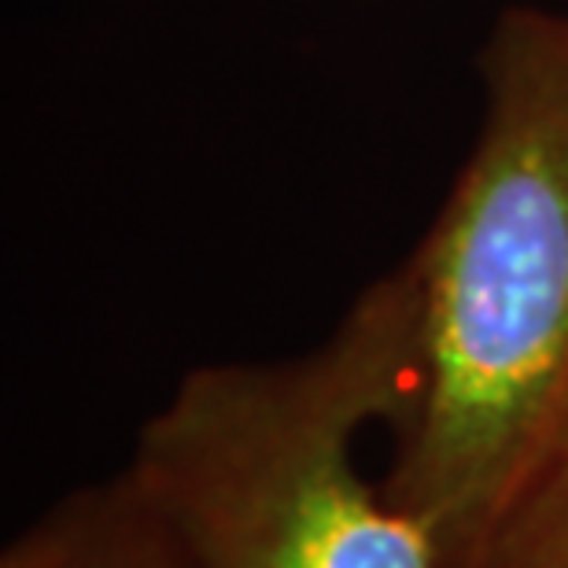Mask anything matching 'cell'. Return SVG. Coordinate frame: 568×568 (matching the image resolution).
Wrapping results in <instances>:
<instances>
[{
  "label": "cell",
  "instance_id": "cell-1",
  "mask_svg": "<svg viewBox=\"0 0 568 568\" xmlns=\"http://www.w3.org/2000/svg\"><path fill=\"white\" fill-rule=\"evenodd\" d=\"M484 122L417 247L422 355L388 495L462 568L568 425V8H514Z\"/></svg>",
  "mask_w": 568,
  "mask_h": 568
},
{
  "label": "cell",
  "instance_id": "cell-2",
  "mask_svg": "<svg viewBox=\"0 0 568 568\" xmlns=\"http://www.w3.org/2000/svg\"><path fill=\"white\" fill-rule=\"evenodd\" d=\"M414 258L369 284L322 344L200 366L141 428L126 480L192 568H443L425 525L373 487L355 447L417 388Z\"/></svg>",
  "mask_w": 568,
  "mask_h": 568
},
{
  "label": "cell",
  "instance_id": "cell-3",
  "mask_svg": "<svg viewBox=\"0 0 568 568\" xmlns=\"http://www.w3.org/2000/svg\"><path fill=\"white\" fill-rule=\"evenodd\" d=\"M0 568H192L126 473L52 506L0 558Z\"/></svg>",
  "mask_w": 568,
  "mask_h": 568
},
{
  "label": "cell",
  "instance_id": "cell-4",
  "mask_svg": "<svg viewBox=\"0 0 568 568\" xmlns=\"http://www.w3.org/2000/svg\"><path fill=\"white\" fill-rule=\"evenodd\" d=\"M462 568H568V425Z\"/></svg>",
  "mask_w": 568,
  "mask_h": 568
}]
</instances>
